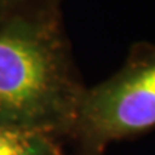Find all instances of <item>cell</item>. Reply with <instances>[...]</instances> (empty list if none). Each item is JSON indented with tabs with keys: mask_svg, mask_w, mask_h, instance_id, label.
I'll return each instance as SVG.
<instances>
[{
	"mask_svg": "<svg viewBox=\"0 0 155 155\" xmlns=\"http://www.w3.org/2000/svg\"><path fill=\"white\" fill-rule=\"evenodd\" d=\"M84 89L60 5L0 25V125L67 138Z\"/></svg>",
	"mask_w": 155,
	"mask_h": 155,
	"instance_id": "obj_1",
	"label": "cell"
},
{
	"mask_svg": "<svg viewBox=\"0 0 155 155\" xmlns=\"http://www.w3.org/2000/svg\"><path fill=\"white\" fill-rule=\"evenodd\" d=\"M155 128V44L130 47L122 67L85 88L69 140L76 155H104L107 146Z\"/></svg>",
	"mask_w": 155,
	"mask_h": 155,
	"instance_id": "obj_2",
	"label": "cell"
},
{
	"mask_svg": "<svg viewBox=\"0 0 155 155\" xmlns=\"http://www.w3.org/2000/svg\"><path fill=\"white\" fill-rule=\"evenodd\" d=\"M0 155H65L61 140L49 133L0 125Z\"/></svg>",
	"mask_w": 155,
	"mask_h": 155,
	"instance_id": "obj_3",
	"label": "cell"
},
{
	"mask_svg": "<svg viewBox=\"0 0 155 155\" xmlns=\"http://www.w3.org/2000/svg\"><path fill=\"white\" fill-rule=\"evenodd\" d=\"M52 5H60V0H0V25L14 17Z\"/></svg>",
	"mask_w": 155,
	"mask_h": 155,
	"instance_id": "obj_4",
	"label": "cell"
}]
</instances>
